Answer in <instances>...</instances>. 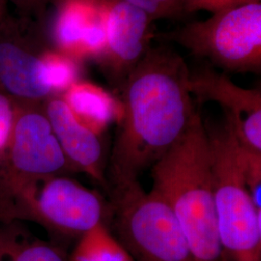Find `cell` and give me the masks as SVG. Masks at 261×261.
I'll list each match as a JSON object with an SVG mask.
<instances>
[{"label":"cell","instance_id":"6da1fadb","mask_svg":"<svg viewBox=\"0 0 261 261\" xmlns=\"http://www.w3.org/2000/svg\"><path fill=\"white\" fill-rule=\"evenodd\" d=\"M191 71L168 46L150 47L122 84L120 126L109 167L110 188L139 181L200 115L189 88Z\"/></svg>","mask_w":261,"mask_h":261},{"label":"cell","instance_id":"7a4b0ae2","mask_svg":"<svg viewBox=\"0 0 261 261\" xmlns=\"http://www.w3.org/2000/svg\"><path fill=\"white\" fill-rule=\"evenodd\" d=\"M151 192L170 208L196 261H230L217 224L208 133L199 115L152 166Z\"/></svg>","mask_w":261,"mask_h":261},{"label":"cell","instance_id":"3957f363","mask_svg":"<svg viewBox=\"0 0 261 261\" xmlns=\"http://www.w3.org/2000/svg\"><path fill=\"white\" fill-rule=\"evenodd\" d=\"M111 219V203L64 175L32 178L0 189V221L33 222L68 237H82Z\"/></svg>","mask_w":261,"mask_h":261},{"label":"cell","instance_id":"277c9868","mask_svg":"<svg viewBox=\"0 0 261 261\" xmlns=\"http://www.w3.org/2000/svg\"><path fill=\"white\" fill-rule=\"evenodd\" d=\"M218 229L232 261H261V209L252 201L229 125L207 129Z\"/></svg>","mask_w":261,"mask_h":261},{"label":"cell","instance_id":"5b68a950","mask_svg":"<svg viewBox=\"0 0 261 261\" xmlns=\"http://www.w3.org/2000/svg\"><path fill=\"white\" fill-rule=\"evenodd\" d=\"M116 238L135 261H196L170 208L139 181L111 188Z\"/></svg>","mask_w":261,"mask_h":261},{"label":"cell","instance_id":"8992f818","mask_svg":"<svg viewBox=\"0 0 261 261\" xmlns=\"http://www.w3.org/2000/svg\"><path fill=\"white\" fill-rule=\"evenodd\" d=\"M159 37L226 72L259 73L261 3L218 12L204 20L160 33Z\"/></svg>","mask_w":261,"mask_h":261},{"label":"cell","instance_id":"52a82bcc","mask_svg":"<svg viewBox=\"0 0 261 261\" xmlns=\"http://www.w3.org/2000/svg\"><path fill=\"white\" fill-rule=\"evenodd\" d=\"M71 171L74 170L59 146L43 105L15 103L12 133L0 153V189Z\"/></svg>","mask_w":261,"mask_h":261},{"label":"cell","instance_id":"ba28073f","mask_svg":"<svg viewBox=\"0 0 261 261\" xmlns=\"http://www.w3.org/2000/svg\"><path fill=\"white\" fill-rule=\"evenodd\" d=\"M24 18L0 21V93L15 103L40 106L54 96L41 74L40 49L25 32Z\"/></svg>","mask_w":261,"mask_h":261},{"label":"cell","instance_id":"9c48e42d","mask_svg":"<svg viewBox=\"0 0 261 261\" xmlns=\"http://www.w3.org/2000/svg\"><path fill=\"white\" fill-rule=\"evenodd\" d=\"M106 45L97 59L113 84L121 86L149 49V17L124 0H101Z\"/></svg>","mask_w":261,"mask_h":261},{"label":"cell","instance_id":"30bf717a","mask_svg":"<svg viewBox=\"0 0 261 261\" xmlns=\"http://www.w3.org/2000/svg\"><path fill=\"white\" fill-rule=\"evenodd\" d=\"M189 88L199 102L218 103L237 141L248 149L261 153L259 88H243L210 67L191 72Z\"/></svg>","mask_w":261,"mask_h":261},{"label":"cell","instance_id":"8fae6325","mask_svg":"<svg viewBox=\"0 0 261 261\" xmlns=\"http://www.w3.org/2000/svg\"><path fill=\"white\" fill-rule=\"evenodd\" d=\"M43 107L70 167L108 189L101 137L79 121L60 96L50 97Z\"/></svg>","mask_w":261,"mask_h":261},{"label":"cell","instance_id":"7c38bea8","mask_svg":"<svg viewBox=\"0 0 261 261\" xmlns=\"http://www.w3.org/2000/svg\"><path fill=\"white\" fill-rule=\"evenodd\" d=\"M53 38L56 50L77 62L97 60L106 45L101 0H65L58 5Z\"/></svg>","mask_w":261,"mask_h":261},{"label":"cell","instance_id":"4fadbf2b","mask_svg":"<svg viewBox=\"0 0 261 261\" xmlns=\"http://www.w3.org/2000/svg\"><path fill=\"white\" fill-rule=\"evenodd\" d=\"M60 97L75 118L100 137L112 122L121 117V103L97 84L77 81Z\"/></svg>","mask_w":261,"mask_h":261},{"label":"cell","instance_id":"5bb4252c","mask_svg":"<svg viewBox=\"0 0 261 261\" xmlns=\"http://www.w3.org/2000/svg\"><path fill=\"white\" fill-rule=\"evenodd\" d=\"M0 261H67L62 252L39 239L19 221H0Z\"/></svg>","mask_w":261,"mask_h":261},{"label":"cell","instance_id":"9a60e30c","mask_svg":"<svg viewBox=\"0 0 261 261\" xmlns=\"http://www.w3.org/2000/svg\"><path fill=\"white\" fill-rule=\"evenodd\" d=\"M69 261H135L106 224L83 235Z\"/></svg>","mask_w":261,"mask_h":261},{"label":"cell","instance_id":"2e32d148","mask_svg":"<svg viewBox=\"0 0 261 261\" xmlns=\"http://www.w3.org/2000/svg\"><path fill=\"white\" fill-rule=\"evenodd\" d=\"M40 63L43 81L54 96H61L80 81V62L56 49H44Z\"/></svg>","mask_w":261,"mask_h":261},{"label":"cell","instance_id":"e0dca14e","mask_svg":"<svg viewBox=\"0 0 261 261\" xmlns=\"http://www.w3.org/2000/svg\"><path fill=\"white\" fill-rule=\"evenodd\" d=\"M239 160L246 185L256 208L261 209V153L239 143Z\"/></svg>","mask_w":261,"mask_h":261},{"label":"cell","instance_id":"ac0fdd59","mask_svg":"<svg viewBox=\"0 0 261 261\" xmlns=\"http://www.w3.org/2000/svg\"><path fill=\"white\" fill-rule=\"evenodd\" d=\"M156 19H181L187 16L186 0H124Z\"/></svg>","mask_w":261,"mask_h":261},{"label":"cell","instance_id":"d6986e66","mask_svg":"<svg viewBox=\"0 0 261 261\" xmlns=\"http://www.w3.org/2000/svg\"><path fill=\"white\" fill-rule=\"evenodd\" d=\"M251 3H261V0H186V12L188 15L198 11L215 14Z\"/></svg>","mask_w":261,"mask_h":261},{"label":"cell","instance_id":"ffe728a7","mask_svg":"<svg viewBox=\"0 0 261 261\" xmlns=\"http://www.w3.org/2000/svg\"><path fill=\"white\" fill-rule=\"evenodd\" d=\"M15 119V103L4 94L0 93V153L10 139Z\"/></svg>","mask_w":261,"mask_h":261},{"label":"cell","instance_id":"44dd1931","mask_svg":"<svg viewBox=\"0 0 261 261\" xmlns=\"http://www.w3.org/2000/svg\"><path fill=\"white\" fill-rule=\"evenodd\" d=\"M20 15L24 19H42L47 11L49 0H9Z\"/></svg>","mask_w":261,"mask_h":261},{"label":"cell","instance_id":"7402d4cb","mask_svg":"<svg viewBox=\"0 0 261 261\" xmlns=\"http://www.w3.org/2000/svg\"><path fill=\"white\" fill-rule=\"evenodd\" d=\"M9 0H0V21L7 16V7Z\"/></svg>","mask_w":261,"mask_h":261},{"label":"cell","instance_id":"603a6c76","mask_svg":"<svg viewBox=\"0 0 261 261\" xmlns=\"http://www.w3.org/2000/svg\"><path fill=\"white\" fill-rule=\"evenodd\" d=\"M64 1H65V0H49V3H53V4L56 6V8L58 5H60V4H61L62 2H64Z\"/></svg>","mask_w":261,"mask_h":261}]
</instances>
